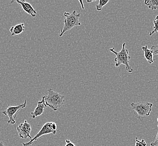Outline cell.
Returning a JSON list of instances; mask_svg holds the SVG:
<instances>
[{
	"mask_svg": "<svg viewBox=\"0 0 158 146\" xmlns=\"http://www.w3.org/2000/svg\"><path fill=\"white\" fill-rule=\"evenodd\" d=\"M43 97L47 107L48 106L55 111H57L58 109L63 106L65 102V97L58 92L54 91L52 88H49L48 94Z\"/></svg>",
	"mask_w": 158,
	"mask_h": 146,
	"instance_id": "6da1fadb",
	"label": "cell"
},
{
	"mask_svg": "<svg viewBox=\"0 0 158 146\" xmlns=\"http://www.w3.org/2000/svg\"><path fill=\"white\" fill-rule=\"evenodd\" d=\"M125 46H126V43H123L122 44L121 50L118 52L115 51L114 48L110 49V51L116 55V58H114L115 67H118L121 65H123L125 66L126 70H127L128 73H132L134 70L129 64V61L131 59V57L129 55L127 49L125 48Z\"/></svg>",
	"mask_w": 158,
	"mask_h": 146,
	"instance_id": "7a4b0ae2",
	"label": "cell"
},
{
	"mask_svg": "<svg viewBox=\"0 0 158 146\" xmlns=\"http://www.w3.org/2000/svg\"><path fill=\"white\" fill-rule=\"evenodd\" d=\"M64 26L61 30V33L59 36H62L64 33L70 31L73 28L81 25V23L79 21L80 14L77 13L76 10H74L72 13L65 12L64 13Z\"/></svg>",
	"mask_w": 158,
	"mask_h": 146,
	"instance_id": "3957f363",
	"label": "cell"
},
{
	"mask_svg": "<svg viewBox=\"0 0 158 146\" xmlns=\"http://www.w3.org/2000/svg\"><path fill=\"white\" fill-rule=\"evenodd\" d=\"M57 126L55 122H48L44 124L42 129L37 133L33 138H32L29 142L27 143H23V146H31L34 141L38 140V139L44 135L52 133L56 134L57 132Z\"/></svg>",
	"mask_w": 158,
	"mask_h": 146,
	"instance_id": "277c9868",
	"label": "cell"
},
{
	"mask_svg": "<svg viewBox=\"0 0 158 146\" xmlns=\"http://www.w3.org/2000/svg\"><path fill=\"white\" fill-rule=\"evenodd\" d=\"M152 106L153 104L149 102H139L137 103H131L132 109L137 113L138 118L140 120L150 115L152 111Z\"/></svg>",
	"mask_w": 158,
	"mask_h": 146,
	"instance_id": "5b68a950",
	"label": "cell"
},
{
	"mask_svg": "<svg viewBox=\"0 0 158 146\" xmlns=\"http://www.w3.org/2000/svg\"><path fill=\"white\" fill-rule=\"evenodd\" d=\"M27 106V101L25 100L24 102L21 105L16 106H10L7 108L5 111H3L2 114L5 115L7 116L9 120L7 121L8 124H15L16 123L15 118L16 114L20 110L23 109Z\"/></svg>",
	"mask_w": 158,
	"mask_h": 146,
	"instance_id": "8992f818",
	"label": "cell"
},
{
	"mask_svg": "<svg viewBox=\"0 0 158 146\" xmlns=\"http://www.w3.org/2000/svg\"><path fill=\"white\" fill-rule=\"evenodd\" d=\"M17 131L18 132L19 136L20 138L24 139L29 138L31 140L32 139L31 135V127L27 120H25L23 123H21L17 127Z\"/></svg>",
	"mask_w": 158,
	"mask_h": 146,
	"instance_id": "52a82bcc",
	"label": "cell"
},
{
	"mask_svg": "<svg viewBox=\"0 0 158 146\" xmlns=\"http://www.w3.org/2000/svg\"><path fill=\"white\" fill-rule=\"evenodd\" d=\"M46 107H47V106L44 103V97L43 96L42 100L38 102V105H37V106L35 108V109L34 110L33 112L31 113V118L33 119H35L38 116L42 115L44 112Z\"/></svg>",
	"mask_w": 158,
	"mask_h": 146,
	"instance_id": "ba28073f",
	"label": "cell"
},
{
	"mask_svg": "<svg viewBox=\"0 0 158 146\" xmlns=\"http://www.w3.org/2000/svg\"><path fill=\"white\" fill-rule=\"evenodd\" d=\"M15 1L21 6L22 9L25 12L31 15L33 17H35V16L37 15V11L34 10L33 6H31L30 3L25 2V1L16 0Z\"/></svg>",
	"mask_w": 158,
	"mask_h": 146,
	"instance_id": "9c48e42d",
	"label": "cell"
},
{
	"mask_svg": "<svg viewBox=\"0 0 158 146\" xmlns=\"http://www.w3.org/2000/svg\"><path fill=\"white\" fill-rule=\"evenodd\" d=\"M142 49L144 52V56L146 58V61L149 64H152L154 62L153 58V51L152 49H148V47L146 45L142 47Z\"/></svg>",
	"mask_w": 158,
	"mask_h": 146,
	"instance_id": "30bf717a",
	"label": "cell"
},
{
	"mask_svg": "<svg viewBox=\"0 0 158 146\" xmlns=\"http://www.w3.org/2000/svg\"><path fill=\"white\" fill-rule=\"evenodd\" d=\"M24 29L25 24L24 23H21L12 27L10 29V32L11 33V36H13L20 34L24 32Z\"/></svg>",
	"mask_w": 158,
	"mask_h": 146,
	"instance_id": "8fae6325",
	"label": "cell"
},
{
	"mask_svg": "<svg viewBox=\"0 0 158 146\" xmlns=\"http://www.w3.org/2000/svg\"><path fill=\"white\" fill-rule=\"evenodd\" d=\"M144 3L152 10L158 9V0H146Z\"/></svg>",
	"mask_w": 158,
	"mask_h": 146,
	"instance_id": "7c38bea8",
	"label": "cell"
},
{
	"mask_svg": "<svg viewBox=\"0 0 158 146\" xmlns=\"http://www.w3.org/2000/svg\"><path fill=\"white\" fill-rule=\"evenodd\" d=\"M153 23H154V27H153L154 29L152 32L150 33L149 36H152V34L155 33H158V15L156 16Z\"/></svg>",
	"mask_w": 158,
	"mask_h": 146,
	"instance_id": "4fadbf2b",
	"label": "cell"
},
{
	"mask_svg": "<svg viewBox=\"0 0 158 146\" xmlns=\"http://www.w3.org/2000/svg\"><path fill=\"white\" fill-rule=\"evenodd\" d=\"M109 2V0H100L99 3L96 5V9L97 11H101L104 6Z\"/></svg>",
	"mask_w": 158,
	"mask_h": 146,
	"instance_id": "5bb4252c",
	"label": "cell"
},
{
	"mask_svg": "<svg viewBox=\"0 0 158 146\" xmlns=\"http://www.w3.org/2000/svg\"><path fill=\"white\" fill-rule=\"evenodd\" d=\"M135 146H147V143L143 139L140 140L137 138H136V143Z\"/></svg>",
	"mask_w": 158,
	"mask_h": 146,
	"instance_id": "9a60e30c",
	"label": "cell"
},
{
	"mask_svg": "<svg viewBox=\"0 0 158 146\" xmlns=\"http://www.w3.org/2000/svg\"><path fill=\"white\" fill-rule=\"evenodd\" d=\"M157 122H158V133L156 134V137L155 140L150 143V146H158V118H157Z\"/></svg>",
	"mask_w": 158,
	"mask_h": 146,
	"instance_id": "2e32d148",
	"label": "cell"
},
{
	"mask_svg": "<svg viewBox=\"0 0 158 146\" xmlns=\"http://www.w3.org/2000/svg\"><path fill=\"white\" fill-rule=\"evenodd\" d=\"M151 49H152V51H153L154 55H158V45L152 46Z\"/></svg>",
	"mask_w": 158,
	"mask_h": 146,
	"instance_id": "e0dca14e",
	"label": "cell"
},
{
	"mask_svg": "<svg viewBox=\"0 0 158 146\" xmlns=\"http://www.w3.org/2000/svg\"><path fill=\"white\" fill-rule=\"evenodd\" d=\"M65 142H66V144L65 146H76V145L73 143L72 142H71L69 140H65Z\"/></svg>",
	"mask_w": 158,
	"mask_h": 146,
	"instance_id": "ac0fdd59",
	"label": "cell"
},
{
	"mask_svg": "<svg viewBox=\"0 0 158 146\" xmlns=\"http://www.w3.org/2000/svg\"><path fill=\"white\" fill-rule=\"evenodd\" d=\"M79 2L81 3V7H82V10H84V6L83 5V3H82V1H79Z\"/></svg>",
	"mask_w": 158,
	"mask_h": 146,
	"instance_id": "d6986e66",
	"label": "cell"
},
{
	"mask_svg": "<svg viewBox=\"0 0 158 146\" xmlns=\"http://www.w3.org/2000/svg\"><path fill=\"white\" fill-rule=\"evenodd\" d=\"M0 146H6L5 144H4V143L2 142H1L0 141Z\"/></svg>",
	"mask_w": 158,
	"mask_h": 146,
	"instance_id": "ffe728a7",
	"label": "cell"
},
{
	"mask_svg": "<svg viewBox=\"0 0 158 146\" xmlns=\"http://www.w3.org/2000/svg\"><path fill=\"white\" fill-rule=\"evenodd\" d=\"M95 1H89V0H87V2H88V3H90V2H95Z\"/></svg>",
	"mask_w": 158,
	"mask_h": 146,
	"instance_id": "44dd1931",
	"label": "cell"
}]
</instances>
